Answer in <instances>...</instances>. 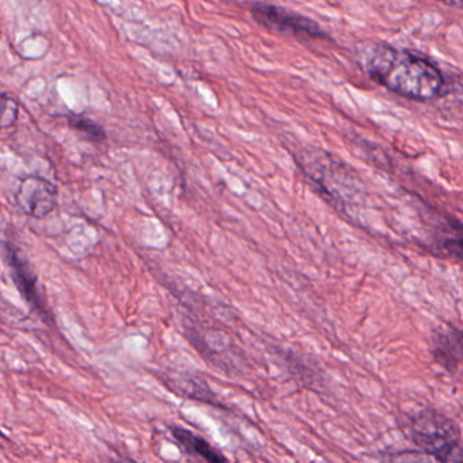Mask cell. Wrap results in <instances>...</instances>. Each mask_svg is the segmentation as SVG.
<instances>
[{"instance_id": "6da1fadb", "label": "cell", "mask_w": 463, "mask_h": 463, "mask_svg": "<svg viewBox=\"0 0 463 463\" xmlns=\"http://www.w3.org/2000/svg\"><path fill=\"white\" fill-rule=\"evenodd\" d=\"M356 61L378 85L411 101H435L449 91L441 70L421 53L384 43H363Z\"/></svg>"}, {"instance_id": "7a4b0ae2", "label": "cell", "mask_w": 463, "mask_h": 463, "mask_svg": "<svg viewBox=\"0 0 463 463\" xmlns=\"http://www.w3.org/2000/svg\"><path fill=\"white\" fill-rule=\"evenodd\" d=\"M300 165L321 194L333 202L349 205L363 196L362 184H357L354 173L335 156L318 151Z\"/></svg>"}, {"instance_id": "3957f363", "label": "cell", "mask_w": 463, "mask_h": 463, "mask_svg": "<svg viewBox=\"0 0 463 463\" xmlns=\"http://www.w3.org/2000/svg\"><path fill=\"white\" fill-rule=\"evenodd\" d=\"M414 443L424 451L443 462L452 449L459 444L458 425L449 417L435 411H424L414 419L411 427Z\"/></svg>"}, {"instance_id": "277c9868", "label": "cell", "mask_w": 463, "mask_h": 463, "mask_svg": "<svg viewBox=\"0 0 463 463\" xmlns=\"http://www.w3.org/2000/svg\"><path fill=\"white\" fill-rule=\"evenodd\" d=\"M251 15L260 25L279 32V33L289 34L295 37H306V39H329L322 31L321 26L316 21L298 14L284 7L268 4H253L250 6Z\"/></svg>"}, {"instance_id": "5b68a950", "label": "cell", "mask_w": 463, "mask_h": 463, "mask_svg": "<svg viewBox=\"0 0 463 463\" xmlns=\"http://www.w3.org/2000/svg\"><path fill=\"white\" fill-rule=\"evenodd\" d=\"M15 199L28 215L44 218L55 208L56 188L43 178H26L18 188Z\"/></svg>"}, {"instance_id": "8992f818", "label": "cell", "mask_w": 463, "mask_h": 463, "mask_svg": "<svg viewBox=\"0 0 463 463\" xmlns=\"http://www.w3.org/2000/svg\"><path fill=\"white\" fill-rule=\"evenodd\" d=\"M7 261H9L10 269H12V278L14 280L15 287L23 295L24 299L29 303L33 310L42 314L43 317L47 316L44 303H43L42 295L37 287L36 276L32 272L26 260L21 256L18 249L12 243L6 245Z\"/></svg>"}, {"instance_id": "52a82bcc", "label": "cell", "mask_w": 463, "mask_h": 463, "mask_svg": "<svg viewBox=\"0 0 463 463\" xmlns=\"http://www.w3.org/2000/svg\"><path fill=\"white\" fill-rule=\"evenodd\" d=\"M430 249L444 259L463 261V222L455 218L441 219L433 230Z\"/></svg>"}, {"instance_id": "ba28073f", "label": "cell", "mask_w": 463, "mask_h": 463, "mask_svg": "<svg viewBox=\"0 0 463 463\" xmlns=\"http://www.w3.org/2000/svg\"><path fill=\"white\" fill-rule=\"evenodd\" d=\"M432 352L439 364L446 370H455L463 360V330L452 326L439 330L433 338Z\"/></svg>"}, {"instance_id": "9c48e42d", "label": "cell", "mask_w": 463, "mask_h": 463, "mask_svg": "<svg viewBox=\"0 0 463 463\" xmlns=\"http://www.w3.org/2000/svg\"><path fill=\"white\" fill-rule=\"evenodd\" d=\"M170 433L178 444L185 449L188 454L194 455L204 463H229L219 449L211 446L202 436L196 435L186 428L170 427Z\"/></svg>"}, {"instance_id": "30bf717a", "label": "cell", "mask_w": 463, "mask_h": 463, "mask_svg": "<svg viewBox=\"0 0 463 463\" xmlns=\"http://www.w3.org/2000/svg\"><path fill=\"white\" fill-rule=\"evenodd\" d=\"M70 124H71L72 128L78 129V131L88 135V137H90L94 142H102V140L107 137L104 128H102L99 123H96V121L91 120V118H72V120L70 121Z\"/></svg>"}, {"instance_id": "8fae6325", "label": "cell", "mask_w": 463, "mask_h": 463, "mask_svg": "<svg viewBox=\"0 0 463 463\" xmlns=\"http://www.w3.org/2000/svg\"><path fill=\"white\" fill-rule=\"evenodd\" d=\"M394 463H432L428 459L427 454H420V452H405V454L398 455Z\"/></svg>"}, {"instance_id": "7c38bea8", "label": "cell", "mask_w": 463, "mask_h": 463, "mask_svg": "<svg viewBox=\"0 0 463 463\" xmlns=\"http://www.w3.org/2000/svg\"><path fill=\"white\" fill-rule=\"evenodd\" d=\"M443 463H463V447L458 444L449 454L444 458Z\"/></svg>"}, {"instance_id": "4fadbf2b", "label": "cell", "mask_w": 463, "mask_h": 463, "mask_svg": "<svg viewBox=\"0 0 463 463\" xmlns=\"http://www.w3.org/2000/svg\"><path fill=\"white\" fill-rule=\"evenodd\" d=\"M444 6L454 7V9H463V2L455 4V2H444Z\"/></svg>"}, {"instance_id": "5bb4252c", "label": "cell", "mask_w": 463, "mask_h": 463, "mask_svg": "<svg viewBox=\"0 0 463 463\" xmlns=\"http://www.w3.org/2000/svg\"><path fill=\"white\" fill-rule=\"evenodd\" d=\"M116 463H137V462H135V460H132V459H123V460H118V462H116Z\"/></svg>"}]
</instances>
